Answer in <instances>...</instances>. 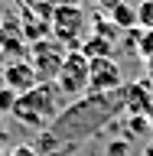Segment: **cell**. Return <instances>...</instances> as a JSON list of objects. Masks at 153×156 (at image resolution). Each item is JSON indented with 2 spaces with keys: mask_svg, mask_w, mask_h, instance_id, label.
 Segmentation results:
<instances>
[{
  "mask_svg": "<svg viewBox=\"0 0 153 156\" xmlns=\"http://www.w3.org/2000/svg\"><path fill=\"white\" fill-rule=\"evenodd\" d=\"M56 88L65 98H72V101L88 94V58L78 49H68L65 62H62V68L56 75Z\"/></svg>",
  "mask_w": 153,
  "mask_h": 156,
  "instance_id": "obj_5",
  "label": "cell"
},
{
  "mask_svg": "<svg viewBox=\"0 0 153 156\" xmlns=\"http://www.w3.org/2000/svg\"><path fill=\"white\" fill-rule=\"evenodd\" d=\"M124 85V72L117 58H88V94H107Z\"/></svg>",
  "mask_w": 153,
  "mask_h": 156,
  "instance_id": "obj_6",
  "label": "cell"
},
{
  "mask_svg": "<svg viewBox=\"0 0 153 156\" xmlns=\"http://www.w3.org/2000/svg\"><path fill=\"white\" fill-rule=\"evenodd\" d=\"M124 3H130V7H137V3H144V0H124Z\"/></svg>",
  "mask_w": 153,
  "mask_h": 156,
  "instance_id": "obj_21",
  "label": "cell"
},
{
  "mask_svg": "<svg viewBox=\"0 0 153 156\" xmlns=\"http://www.w3.org/2000/svg\"><path fill=\"white\" fill-rule=\"evenodd\" d=\"M78 3H88V7H98V13H101V10L107 13V10L114 7V3H121V0H78Z\"/></svg>",
  "mask_w": 153,
  "mask_h": 156,
  "instance_id": "obj_17",
  "label": "cell"
},
{
  "mask_svg": "<svg viewBox=\"0 0 153 156\" xmlns=\"http://www.w3.org/2000/svg\"><path fill=\"white\" fill-rule=\"evenodd\" d=\"M107 16H111V23H114L121 33H127V29H137V7H130V3H114V7L107 10Z\"/></svg>",
  "mask_w": 153,
  "mask_h": 156,
  "instance_id": "obj_10",
  "label": "cell"
},
{
  "mask_svg": "<svg viewBox=\"0 0 153 156\" xmlns=\"http://www.w3.org/2000/svg\"><path fill=\"white\" fill-rule=\"evenodd\" d=\"M0 72H3V58H0Z\"/></svg>",
  "mask_w": 153,
  "mask_h": 156,
  "instance_id": "obj_24",
  "label": "cell"
},
{
  "mask_svg": "<svg viewBox=\"0 0 153 156\" xmlns=\"http://www.w3.org/2000/svg\"><path fill=\"white\" fill-rule=\"evenodd\" d=\"M16 91H10V88H0V114L10 117V111H13V104H16Z\"/></svg>",
  "mask_w": 153,
  "mask_h": 156,
  "instance_id": "obj_16",
  "label": "cell"
},
{
  "mask_svg": "<svg viewBox=\"0 0 153 156\" xmlns=\"http://www.w3.org/2000/svg\"><path fill=\"white\" fill-rule=\"evenodd\" d=\"M59 114H62V91L56 88V81H39L33 91L20 94L10 111V117H16L20 127H29L39 133L49 130Z\"/></svg>",
  "mask_w": 153,
  "mask_h": 156,
  "instance_id": "obj_2",
  "label": "cell"
},
{
  "mask_svg": "<svg viewBox=\"0 0 153 156\" xmlns=\"http://www.w3.org/2000/svg\"><path fill=\"white\" fill-rule=\"evenodd\" d=\"M140 156H153V136H147V143H144V153Z\"/></svg>",
  "mask_w": 153,
  "mask_h": 156,
  "instance_id": "obj_18",
  "label": "cell"
},
{
  "mask_svg": "<svg viewBox=\"0 0 153 156\" xmlns=\"http://www.w3.org/2000/svg\"><path fill=\"white\" fill-rule=\"evenodd\" d=\"M68 49L59 42V39H39V42H29L26 46V62L33 68H36L39 81H56L59 68H62V62H65Z\"/></svg>",
  "mask_w": 153,
  "mask_h": 156,
  "instance_id": "obj_4",
  "label": "cell"
},
{
  "mask_svg": "<svg viewBox=\"0 0 153 156\" xmlns=\"http://www.w3.org/2000/svg\"><path fill=\"white\" fill-rule=\"evenodd\" d=\"M121 104H124V114H140L153 120V85L147 78L121 85Z\"/></svg>",
  "mask_w": 153,
  "mask_h": 156,
  "instance_id": "obj_7",
  "label": "cell"
},
{
  "mask_svg": "<svg viewBox=\"0 0 153 156\" xmlns=\"http://www.w3.org/2000/svg\"><path fill=\"white\" fill-rule=\"evenodd\" d=\"M114 46H117V42H111V39H104V36H95V33H88V36L82 39L78 52H82L85 58H111V55H114Z\"/></svg>",
  "mask_w": 153,
  "mask_h": 156,
  "instance_id": "obj_9",
  "label": "cell"
},
{
  "mask_svg": "<svg viewBox=\"0 0 153 156\" xmlns=\"http://www.w3.org/2000/svg\"><path fill=\"white\" fill-rule=\"evenodd\" d=\"M85 29H88V13H85V7H82L78 0L56 7L52 16H49V33H52V39H59L65 49H78L82 46Z\"/></svg>",
  "mask_w": 153,
  "mask_h": 156,
  "instance_id": "obj_3",
  "label": "cell"
},
{
  "mask_svg": "<svg viewBox=\"0 0 153 156\" xmlns=\"http://www.w3.org/2000/svg\"><path fill=\"white\" fill-rule=\"evenodd\" d=\"M137 55L144 58H153V29H140V39H137Z\"/></svg>",
  "mask_w": 153,
  "mask_h": 156,
  "instance_id": "obj_14",
  "label": "cell"
},
{
  "mask_svg": "<svg viewBox=\"0 0 153 156\" xmlns=\"http://www.w3.org/2000/svg\"><path fill=\"white\" fill-rule=\"evenodd\" d=\"M137 26L140 29H153V0L137 3Z\"/></svg>",
  "mask_w": 153,
  "mask_h": 156,
  "instance_id": "obj_15",
  "label": "cell"
},
{
  "mask_svg": "<svg viewBox=\"0 0 153 156\" xmlns=\"http://www.w3.org/2000/svg\"><path fill=\"white\" fill-rule=\"evenodd\" d=\"M3 26H7V23H3V16H0V36H3Z\"/></svg>",
  "mask_w": 153,
  "mask_h": 156,
  "instance_id": "obj_22",
  "label": "cell"
},
{
  "mask_svg": "<svg viewBox=\"0 0 153 156\" xmlns=\"http://www.w3.org/2000/svg\"><path fill=\"white\" fill-rule=\"evenodd\" d=\"M7 136V120H3V114H0V140Z\"/></svg>",
  "mask_w": 153,
  "mask_h": 156,
  "instance_id": "obj_20",
  "label": "cell"
},
{
  "mask_svg": "<svg viewBox=\"0 0 153 156\" xmlns=\"http://www.w3.org/2000/svg\"><path fill=\"white\" fill-rule=\"evenodd\" d=\"M104 156H130V140H127V136H114V140H107Z\"/></svg>",
  "mask_w": 153,
  "mask_h": 156,
  "instance_id": "obj_13",
  "label": "cell"
},
{
  "mask_svg": "<svg viewBox=\"0 0 153 156\" xmlns=\"http://www.w3.org/2000/svg\"><path fill=\"white\" fill-rule=\"evenodd\" d=\"M3 85L16 94H26L39 85V75L26 58H13V62H3Z\"/></svg>",
  "mask_w": 153,
  "mask_h": 156,
  "instance_id": "obj_8",
  "label": "cell"
},
{
  "mask_svg": "<svg viewBox=\"0 0 153 156\" xmlns=\"http://www.w3.org/2000/svg\"><path fill=\"white\" fill-rule=\"evenodd\" d=\"M62 3H72V0H23V7L33 10V13L42 16V20H49V16H52V10L62 7Z\"/></svg>",
  "mask_w": 153,
  "mask_h": 156,
  "instance_id": "obj_12",
  "label": "cell"
},
{
  "mask_svg": "<svg viewBox=\"0 0 153 156\" xmlns=\"http://www.w3.org/2000/svg\"><path fill=\"white\" fill-rule=\"evenodd\" d=\"M0 156H3V150H0Z\"/></svg>",
  "mask_w": 153,
  "mask_h": 156,
  "instance_id": "obj_25",
  "label": "cell"
},
{
  "mask_svg": "<svg viewBox=\"0 0 153 156\" xmlns=\"http://www.w3.org/2000/svg\"><path fill=\"white\" fill-rule=\"evenodd\" d=\"M121 114H124L121 88L107 91V94H85V98H75L68 107H62V114L52 120L49 133L56 136L65 150H72V146L98 136L104 127L114 124V117H121Z\"/></svg>",
  "mask_w": 153,
  "mask_h": 156,
  "instance_id": "obj_1",
  "label": "cell"
},
{
  "mask_svg": "<svg viewBox=\"0 0 153 156\" xmlns=\"http://www.w3.org/2000/svg\"><path fill=\"white\" fill-rule=\"evenodd\" d=\"M121 124H124V130H127V140H134V136H147V133H150L153 120H150V117H140V114H127Z\"/></svg>",
  "mask_w": 153,
  "mask_h": 156,
  "instance_id": "obj_11",
  "label": "cell"
},
{
  "mask_svg": "<svg viewBox=\"0 0 153 156\" xmlns=\"http://www.w3.org/2000/svg\"><path fill=\"white\" fill-rule=\"evenodd\" d=\"M0 88H7V85H3V72H0Z\"/></svg>",
  "mask_w": 153,
  "mask_h": 156,
  "instance_id": "obj_23",
  "label": "cell"
},
{
  "mask_svg": "<svg viewBox=\"0 0 153 156\" xmlns=\"http://www.w3.org/2000/svg\"><path fill=\"white\" fill-rule=\"evenodd\" d=\"M147 81L153 85V58H147Z\"/></svg>",
  "mask_w": 153,
  "mask_h": 156,
  "instance_id": "obj_19",
  "label": "cell"
}]
</instances>
